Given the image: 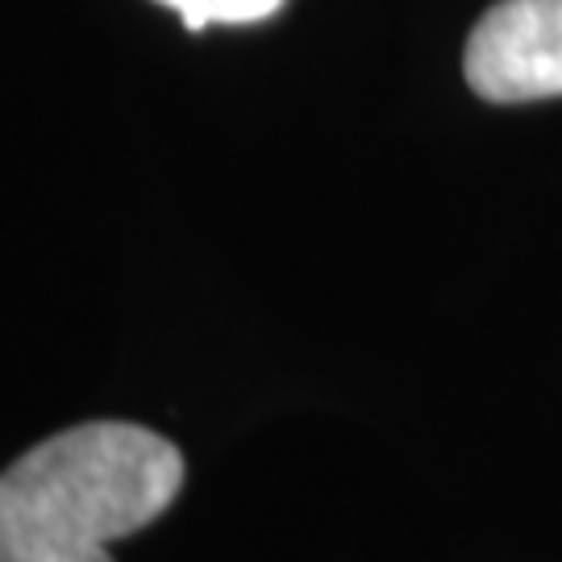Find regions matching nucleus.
Instances as JSON below:
<instances>
[{
	"label": "nucleus",
	"instance_id": "nucleus-1",
	"mask_svg": "<svg viewBox=\"0 0 562 562\" xmlns=\"http://www.w3.org/2000/svg\"><path fill=\"white\" fill-rule=\"evenodd\" d=\"M183 454L134 422L71 425L0 471V562H113L109 546L162 517Z\"/></svg>",
	"mask_w": 562,
	"mask_h": 562
},
{
	"label": "nucleus",
	"instance_id": "nucleus-2",
	"mask_svg": "<svg viewBox=\"0 0 562 562\" xmlns=\"http://www.w3.org/2000/svg\"><path fill=\"white\" fill-rule=\"evenodd\" d=\"M467 83L492 104L562 97V0H501L467 38Z\"/></svg>",
	"mask_w": 562,
	"mask_h": 562
},
{
	"label": "nucleus",
	"instance_id": "nucleus-3",
	"mask_svg": "<svg viewBox=\"0 0 562 562\" xmlns=\"http://www.w3.org/2000/svg\"><path fill=\"white\" fill-rule=\"evenodd\" d=\"M167 9H176L188 30H204L213 21L225 25H246V21H262L280 9L283 0H159Z\"/></svg>",
	"mask_w": 562,
	"mask_h": 562
}]
</instances>
